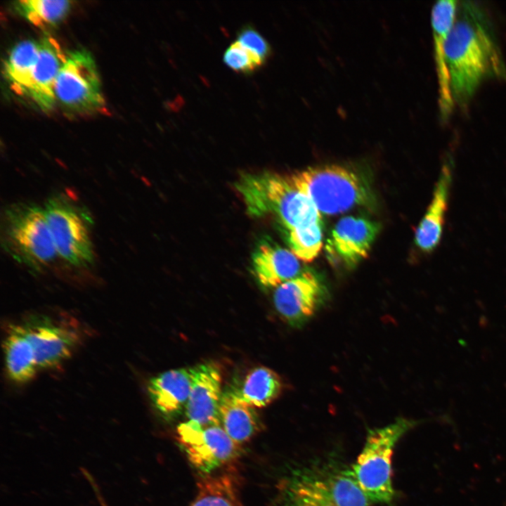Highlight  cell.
<instances>
[{
  "label": "cell",
  "instance_id": "cell-5",
  "mask_svg": "<svg viewBox=\"0 0 506 506\" xmlns=\"http://www.w3.org/2000/svg\"><path fill=\"white\" fill-rule=\"evenodd\" d=\"M321 215H335L370 202L365 180L353 169L338 164L309 167L289 176Z\"/></svg>",
  "mask_w": 506,
  "mask_h": 506
},
{
  "label": "cell",
  "instance_id": "cell-3",
  "mask_svg": "<svg viewBox=\"0 0 506 506\" xmlns=\"http://www.w3.org/2000/svg\"><path fill=\"white\" fill-rule=\"evenodd\" d=\"M235 186L249 214L274 215L288 231L322 221L320 213L295 188L289 176L271 172L244 174Z\"/></svg>",
  "mask_w": 506,
  "mask_h": 506
},
{
  "label": "cell",
  "instance_id": "cell-24",
  "mask_svg": "<svg viewBox=\"0 0 506 506\" xmlns=\"http://www.w3.org/2000/svg\"><path fill=\"white\" fill-rule=\"evenodd\" d=\"M18 13L37 26H52L61 21L70 8L69 1L21 0L15 3Z\"/></svg>",
  "mask_w": 506,
  "mask_h": 506
},
{
  "label": "cell",
  "instance_id": "cell-26",
  "mask_svg": "<svg viewBox=\"0 0 506 506\" xmlns=\"http://www.w3.org/2000/svg\"><path fill=\"white\" fill-rule=\"evenodd\" d=\"M223 59L229 67L242 73L252 72L264 63L258 55L237 40L226 49Z\"/></svg>",
  "mask_w": 506,
  "mask_h": 506
},
{
  "label": "cell",
  "instance_id": "cell-17",
  "mask_svg": "<svg viewBox=\"0 0 506 506\" xmlns=\"http://www.w3.org/2000/svg\"><path fill=\"white\" fill-rule=\"evenodd\" d=\"M195 376V367L173 369L151 378L147 386L150 399L164 415L186 407Z\"/></svg>",
  "mask_w": 506,
  "mask_h": 506
},
{
  "label": "cell",
  "instance_id": "cell-6",
  "mask_svg": "<svg viewBox=\"0 0 506 506\" xmlns=\"http://www.w3.org/2000/svg\"><path fill=\"white\" fill-rule=\"evenodd\" d=\"M416 424L417 421L399 417L368 432L363 448L351 469L358 486L372 503L392 501L394 450L400 439Z\"/></svg>",
  "mask_w": 506,
  "mask_h": 506
},
{
  "label": "cell",
  "instance_id": "cell-7",
  "mask_svg": "<svg viewBox=\"0 0 506 506\" xmlns=\"http://www.w3.org/2000/svg\"><path fill=\"white\" fill-rule=\"evenodd\" d=\"M44 210L58 254L77 267L92 264L93 222L89 210L60 194L50 197Z\"/></svg>",
  "mask_w": 506,
  "mask_h": 506
},
{
  "label": "cell",
  "instance_id": "cell-27",
  "mask_svg": "<svg viewBox=\"0 0 506 506\" xmlns=\"http://www.w3.org/2000/svg\"><path fill=\"white\" fill-rule=\"evenodd\" d=\"M237 41L255 53L264 62L270 56L271 48L267 40L252 25L242 27L238 32Z\"/></svg>",
  "mask_w": 506,
  "mask_h": 506
},
{
  "label": "cell",
  "instance_id": "cell-14",
  "mask_svg": "<svg viewBox=\"0 0 506 506\" xmlns=\"http://www.w3.org/2000/svg\"><path fill=\"white\" fill-rule=\"evenodd\" d=\"M221 382V372L216 364L195 366L193 383L185 407L188 421L202 426L219 422Z\"/></svg>",
  "mask_w": 506,
  "mask_h": 506
},
{
  "label": "cell",
  "instance_id": "cell-23",
  "mask_svg": "<svg viewBox=\"0 0 506 506\" xmlns=\"http://www.w3.org/2000/svg\"><path fill=\"white\" fill-rule=\"evenodd\" d=\"M197 488L189 506H241L236 481L230 474L205 478Z\"/></svg>",
  "mask_w": 506,
  "mask_h": 506
},
{
  "label": "cell",
  "instance_id": "cell-12",
  "mask_svg": "<svg viewBox=\"0 0 506 506\" xmlns=\"http://www.w3.org/2000/svg\"><path fill=\"white\" fill-rule=\"evenodd\" d=\"M379 230L375 221L344 216L337 222L327 239V255L347 268L354 267L368 257Z\"/></svg>",
  "mask_w": 506,
  "mask_h": 506
},
{
  "label": "cell",
  "instance_id": "cell-9",
  "mask_svg": "<svg viewBox=\"0 0 506 506\" xmlns=\"http://www.w3.org/2000/svg\"><path fill=\"white\" fill-rule=\"evenodd\" d=\"M56 100L77 112H92L104 105L100 81L91 53L79 49L65 56L54 85Z\"/></svg>",
  "mask_w": 506,
  "mask_h": 506
},
{
  "label": "cell",
  "instance_id": "cell-16",
  "mask_svg": "<svg viewBox=\"0 0 506 506\" xmlns=\"http://www.w3.org/2000/svg\"><path fill=\"white\" fill-rule=\"evenodd\" d=\"M65 59L57 41L45 35L39 41V50L27 92L42 110H49L56 100L54 85Z\"/></svg>",
  "mask_w": 506,
  "mask_h": 506
},
{
  "label": "cell",
  "instance_id": "cell-4",
  "mask_svg": "<svg viewBox=\"0 0 506 506\" xmlns=\"http://www.w3.org/2000/svg\"><path fill=\"white\" fill-rule=\"evenodd\" d=\"M1 232L4 249L34 273L44 270L58 254L44 208L35 204L15 203L6 207Z\"/></svg>",
  "mask_w": 506,
  "mask_h": 506
},
{
  "label": "cell",
  "instance_id": "cell-19",
  "mask_svg": "<svg viewBox=\"0 0 506 506\" xmlns=\"http://www.w3.org/2000/svg\"><path fill=\"white\" fill-rule=\"evenodd\" d=\"M3 345L9 379L16 384L32 380L39 370L33 346L20 322L6 326Z\"/></svg>",
  "mask_w": 506,
  "mask_h": 506
},
{
  "label": "cell",
  "instance_id": "cell-13",
  "mask_svg": "<svg viewBox=\"0 0 506 506\" xmlns=\"http://www.w3.org/2000/svg\"><path fill=\"white\" fill-rule=\"evenodd\" d=\"M453 161L448 157L441 167L432 200L416 228L414 242L422 253H432L441 242L453 183Z\"/></svg>",
  "mask_w": 506,
  "mask_h": 506
},
{
  "label": "cell",
  "instance_id": "cell-25",
  "mask_svg": "<svg viewBox=\"0 0 506 506\" xmlns=\"http://www.w3.org/2000/svg\"><path fill=\"white\" fill-rule=\"evenodd\" d=\"M322 221L288 231L287 241L291 251L305 262L313 261L323 246Z\"/></svg>",
  "mask_w": 506,
  "mask_h": 506
},
{
  "label": "cell",
  "instance_id": "cell-2",
  "mask_svg": "<svg viewBox=\"0 0 506 506\" xmlns=\"http://www.w3.org/2000/svg\"><path fill=\"white\" fill-rule=\"evenodd\" d=\"M280 506H372L351 468L335 460L297 469L283 488Z\"/></svg>",
  "mask_w": 506,
  "mask_h": 506
},
{
  "label": "cell",
  "instance_id": "cell-11",
  "mask_svg": "<svg viewBox=\"0 0 506 506\" xmlns=\"http://www.w3.org/2000/svg\"><path fill=\"white\" fill-rule=\"evenodd\" d=\"M324 294V287L318 277L310 271H304L278 286L273 300L281 318L292 327H299L319 309Z\"/></svg>",
  "mask_w": 506,
  "mask_h": 506
},
{
  "label": "cell",
  "instance_id": "cell-22",
  "mask_svg": "<svg viewBox=\"0 0 506 506\" xmlns=\"http://www.w3.org/2000/svg\"><path fill=\"white\" fill-rule=\"evenodd\" d=\"M38 50L39 41H21L12 48L6 60V79L18 93L27 94Z\"/></svg>",
  "mask_w": 506,
  "mask_h": 506
},
{
  "label": "cell",
  "instance_id": "cell-18",
  "mask_svg": "<svg viewBox=\"0 0 506 506\" xmlns=\"http://www.w3.org/2000/svg\"><path fill=\"white\" fill-rule=\"evenodd\" d=\"M252 268L261 285L275 288L302 272L299 259L291 250L268 242L254 251Z\"/></svg>",
  "mask_w": 506,
  "mask_h": 506
},
{
  "label": "cell",
  "instance_id": "cell-20",
  "mask_svg": "<svg viewBox=\"0 0 506 506\" xmlns=\"http://www.w3.org/2000/svg\"><path fill=\"white\" fill-rule=\"evenodd\" d=\"M219 420L228 435L240 446L249 440L259 427L255 408L241 400L231 389L223 391Z\"/></svg>",
  "mask_w": 506,
  "mask_h": 506
},
{
  "label": "cell",
  "instance_id": "cell-10",
  "mask_svg": "<svg viewBox=\"0 0 506 506\" xmlns=\"http://www.w3.org/2000/svg\"><path fill=\"white\" fill-rule=\"evenodd\" d=\"M177 438L191 463L203 472L230 463L241 450L220 422L202 426L188 420L178 427Z\"/></svg>",
  "mask_w": 506,
  "mask_h": 506
},
{
  "label": "cell",
  "instance_id": "cell-8",
  "mask_svg": "<svg viewBox=\"0 0 506 506\" xmlns=\"http://www.w3.org/2000/svg\"><path fill=\"white\" fill-rule=\"evenodd\" d=\"M20 322L33 346L39 371L61 366L86 337L79 320L62 313L30 314Z\"/></svg>",
  "mask_w": 506,
  "mask_h": 506
},
{
  "label": "cell",
  "instance_id": "cell-21",
  "mask_svg": "<svg viewBox=\"0 0 506 506\" xmlns=\"http://www.w3.org/2000/svg\"><path fill=\"white\" fill-rule=\"evenodd\" d=\"M231 389L251 406L262 408L271 403L280 396L283 383L275 371L260 366L251 370L239 387Z\"/></svg>",
  "mask_w": 506,
  "mask_h": 506
},
{
  "label": "cell",
  "instance_id": "cell-15",
  "mask_svg": "<svg viewBox=\"0 0 506 506\" xmlns=\"http://www.w3.org/2000/svg\"><path fill=\"white\" fill-rule=\"evenodd\" d=\"M458 1L441 0L432 7L431 23L433 31L434 58L439 84V107L441 117L446 122L455 107L446 64L444 43L453 24Z\"/></svg>",
  "mask_w": 506,
  "mask_h": 506
},
{
  "label": "cell",
  "instance_id": "cell-1",
  "mask_svg": "<svg viewBox=\"0 0 506 506\" xmlns=\"http://www.w3.org/2000/svg\"><path fill=\"white\" fill-rule=\"evenodd\" d=\"M444 51L455 105L465 107L485 79H506V67L489 19L474 1H458Z\"/></svg>",
  "mask_w": 506,
  "mask_h": 506
}]
</instances>
